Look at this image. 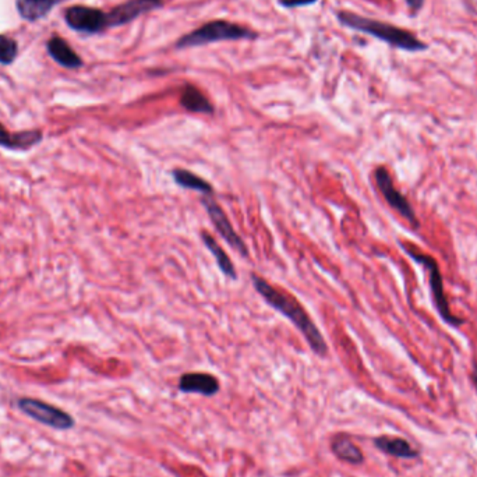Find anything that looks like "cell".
<instances>
[{"label":"cell","instance_id":"cell-20","mask_svg":"<svg viewBox=\"0 0 477 477\" xmlns=\"http://www.w3.org/2000/svg\"><path fill=\"white\" fill-rule=\"evenodd\" d=\"M317 0H280V3L282 6H285L287 8L292 7H300V6H308V4H314Z\"/></svg>","mask_w":477,"mask_h":477},{"label":"cell","instance_id":"cell-12","mask_svg":"<svg viewBox=\"0 0 477 477\" xmlns=\"http://www.w3.org/2000/svg\"><path fill=\"white\" fill-rule=\"evenodd\" d=\"M374 444L382 452L402 459H416L420 455V452L414 450L406 440L398 437L382 436L374 440Z\"/></svg>","mask_w":477,"mask_h":477},{"label":"cell","instance_id":"cell-17","mask_svg":"<svg viewBox=\"0 0 477 477\" xmlns=\"http://www.w3.org/2000/svg\"><path fill=\"white\" fill-rule=\"evenodd\" d=\"M181 105L189 112H194V113H207V115L214 113V106L208 100V98L192 86H188L183 90V94L181 96Z\"/></svg>","mask_w":477,"mask_h":477},{"label":"cell","instance_id":"cell-11","mask_svg":"<svg viewBox=\"0 0 477 477\" xmlns=\"http://www.w3.org/2000/svg\"><path fill=\"white\" fill-rule=\"evenodd\" d=\"M42 140L41 131L10 133L0 123V147L7 150H28Z\"/></svg>","mask_w":477,"mask_h":477},{"label":"cell","instance_id":"cell-1","mask_svg":"<svg viewBox=\"0 0 477 477\" xmlns=\"http://www.w3.org/2000/svg\"><path fill=\"white\" fill-rule=\"evenodd\" d=\"M253 285L259 294L278 313L285 315L287 320L303 334L311 351L318 356H325L328 353V346L324 341L322 334L310 318L307 311L299 303L296 297H293L287 290H281L278 287L270 285L264 278L259 275L251 277Z\"/></svg>","mask_w":477,"mask_h":477},{"label":"cell","instance_id":"cell-4","mask_svg":"<svg viewBox=\"0 0 477 477\" xmlns=\"http://www.w3.org/2000/svg\"><path fill=\"white\" fill-rule=\"evenodd\" d=\"M402 247L416 263L422 264L426 268V271L429 273V281H430V289H431V293H433L434 306H436L438 314L441 315V318L451 327L462 325L465 321L462 318H458L457 315H454L451 308H450V303H448L445 292H444L443 275H441V271H440V267H438L436 259H433L427 254H423V253H417L403 243H402Z\"/></svg>","mask_w":477,"mask_h":477},{"label":"cell","instance_id":"cell-15","mask_svg":"<svg viewBox=\"0 0 477 477\" xmlns=\"http://www.w3.org/2000/svg\"><path fill=\"white\" fill-rule=\"evenodd\" d=\"M60 0H17L20 15L28 21H37L45 17Z\"/></svg>","mask_w":477,"mask_h":477},{"label":"cell","instance_id":"cell-22","mask_svg":"<svg viewBox=\"0 0 477 477\" xmlns=\"http://www.w3.org/2000/svg\"><path fill=\"white\" fill-rule=\"evenodd\" d=\"M472 379H473V382H475V386H476V389H477V372H475V373H473V376H472Z\"/></svg>","mask_w":477,"mask_h":477},{"label":"cell","instance_id":"cell-14","mask_svg":"<svg viewBox=\"0 0 477 477\" xmlns=\"http://www.w3.org/2000/svg\"><path fill=\"white\" fill-rule=\"evenodd\" d=\"M201 239H202V243L207 246V249L211 251V254L215 257V261L219 267V270L223 273V275H226L228 278H232V280H236L237 278V274H236V270H235V266L233 263L230 261L229 256L223 251V249L218 244V242L205 230L201 232Z\"/></svg>","mask_w":477,"mask_h":477},{"label":"cell","instance_id":"cell-18","mask_svg":"<svg viewBox=\"0 0 477 477\" xmlns=\"http://www.w3.org/2000/svg\"><path fill=\"white\" fill-rule=\"evenodd\" d=\"M172 176L179 188L200 191L204 195H212L214 192V188L207 181H204L202 178L188 169H175L172 172Z\"/></svg>","mask_w":477,"mask_h":477},{"label":"cell","instance_id":"cell-7","mask_svg":"<svg viewBox=\"0 0 477 477\" xmlns=\"http://www.w3.org/2000/svg\"><path fill=\"white\" fill-rule=\"evenodd\" d=\"M65 18L70 28L86 34H96L109 28L107 13L94 7L72 6L66 10Z\"/></svg>","mask_w":477,"mask_h":477},{"label":"cell","instance_id":"cell-16","mask_svg":"<svg viewBox=\"0 0 477 477\" xmlns=\"http://www.w3.org/2000/svg\"><path fill=\"white\" fill-rule=\"evenodd\" d=\"M331 448H332V452L336 455V458L344 462H348L352 465H359L363 462L362 451L346 436L335 437L332 440Z\"/></svg>","mask_w":477,"mask_h":477},{"label":"cell","instance_id":"cell-6","mask_svg":"<svg viewBox=\"0 0 477 477\" xmlns=\"http://www.w3.org/2000/svg\"><path fill=\"white\" fill-rule=\"evenodd\" d=\"M202 204H204V208H205L211 222L214 223V226L216 228V230L222 236V239L225 242H228V244L235 251H237L243 257H249V250H247L246 243L236 233V230L233 229L230 221L228 219V216L223 212V209L221 208V205L211 195H205V198H202Z\"/></svg>","mask_w":477,"mask_h":477},{"label":"cell","instance_id":"cell-10","mask_svg":"<svg viewBox=\"0 0 477 477\" xmlns=\"http://www.w3.org/2000/svg\"><path fill=\"white\" fill-rule=\"evenodd\" d=\"M179 389L185 393L212 396L219 391V381L208 373H188L181 377Z\"/></svg>","mask_w":477,"mask_h":477},{"label":"cell","instance_id":"cell-3","mask_svg":"<svg viewBox=\"0 0 477 477\" xmlns=\"http://www.w3.org/2000/svg\"><path fill=\"white\" fill-rule=\"evenodd\" d=\"M257 34L250 31L249 28H244L242 25L225 21V20H216L207 22L201 25L200 28L189 32L188 35L182 37L176 48H191V46H201L211 42H219V41H237V39H250L256 38Z\"/></svg>","mask_w":477,"mask_h":477},{"label":"cell","instance_id":"cell-21","mask_svg":"<svg viewBox=\"0 0 477 477\" xmlns=\"http://www.w3.org/2000/svg\"><path fill=\"white\" fill-rule=\"evenodd\" d=\"M423 1H424V0H406L407 6H409L413 11H419V10L422 8V6H423Z\"/></svg>","mask_w":477,"mask_h":477},{"label":"cell","instance_id":"cell-8","mask_svg":"<svg viewBox=\"0 0 477 477\" xmlns=\"http://www.w3.org/2000/svg\"><path fill=\"white\" fill-rule=\"evenodd\" d=\"M376 183L381 191L385 201L389 204L391 208H393L398 214H400L409 223H412L414 228H419V221L416 218V214L410 205V202L406 200L403 194L393 186V182L385 168H379L376 171Z\"/></svg>","mask_w":477,"mask_h":477},{"label":"cell","instance_id":"cell-9","mask_svg":"<svg viewBox=\"0 0 477 477\" xmlns=\"http://www.w3.org/2000/svg\"><path fill=\"white\" fill-rule=\"evenodd\" d=\"M164 6V0H127L107 13V25L119 27Z\"/></svg>","mask_w":477,"mask_h":477},{"label":"cell","instance_id":"cell-13","mask_svg":"<svg viewBox=\"0 0 477 477\" xmlns=\"http://www.w3.org/2000/svg\"><path fill=\"white\" fill-rule=\"evenodd\" d=\"M48 51H49L51 56L59 65H62L65 67L76 69V67H80L83 65V62L77 56V53L69 46V44L65 39H62L59 37H53L52 39H49Z\"/></svg>","mask_w":477,"mask_h":477},{"label":"cell","instance_id":"cell-2","mask_svg":"<svg viewBox=\"0 0 477 477\" xmlns=\"http://www.w3.org/2000/svg\"><path fill=\"white\" fill-rule=\"evenodd\" d=\"M338 20L342 25L349 27L352 30L369 34L374 38H379L384 42L403 49V51H409V52H417V51H423L427 46L424 45V42L419 41L412 32L398 28L395 25L386 24V22H381L377 20H372L367 17H362L359 14L355 13H349V11H341L338 13Z\"/></svg>","mask_w":477,"mask_h":477},{"label":"cell","instance_id":"cell-5","mask_svg":"<svg viewBox=\"0 0 477 477\" xmlns=\"http://www.w3.org/2000/svg\"><path fill=\"white\" fill-rule=\"evenodd\" d=\"M18 407L28 414L30 417H32L34 420L51 426L53 429H59V430H67L72 429L74 426V420L70 414H67L66 412L45 403L42 400L38 399H30V398H24L18 400Z\"/></svg>","mask_w":477,"mask_h":477},{"label":"cell","instance_id":"cell-19","mask_svg":"<svg viewBox=\"0 0 477 477\" xmlns=\"http://www.w3.org/2000/svg\"><path fill=\"white\" fill-rule=\"evenodd\" d=\"M17 44L14 39L0 35V63L10 65L17 56Z\"/></svg>","mask_w":477,"mask_h":477}]
</instances>
